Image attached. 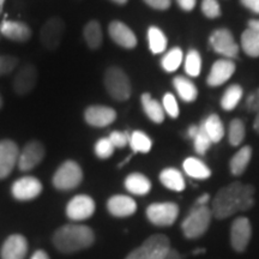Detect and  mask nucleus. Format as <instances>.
<instances>
[{"instance_id":"obj_1","label":"nucleus","mask_w":259,"mask_h":259,"mask_svg":"<svg viewBox=\"0 0 259 259\" xmlns=\"http://www.w3.org/2000/svg\"><path fill=\"white\" fill-rule=\"evenodd\" d=\"M255 190L252 185L234 181L218 191L212 199V216L225 220L241 211H247L254 205Z\"/></svg>"},{"instance_id":"obj_39","label":"nucleus","mask_w":259,"mask_h":259,"mask_svg":"<svg viewBox=\"0 0 259 259\" xmlns=\"http://www.w3.org/2000/svg\"><path fill=\"white\" fill-rule=\"evenodd\" d=\"M162 102H163V109L164 113H167L170 118L177 119L179 116V105H178L177 97L173 95L171 93L164 94L163 99H162Z\"/></svg>"},{"instance_id":"obj_34","label":"nucleus","mask_w":259,"mask_h":259,"mask_svg":"<svg viewBox=\"0 0 259 259\" xmlns=\"http://www.w3.org/2000/svg\"><path fill=\"white\" fill-rule=\"evenodd\" d=\"M184 59V53L179 47L171 48L170 51H168L166 54H164L163 58L161 60V66L166 72H176V71L179 69L180 65L183 64Z\"/></svg>"},{"instance_id":"obj_5","label":"nucleus","mask_w":259,"mask_h":259,"mask_svg":"<svg viewBox=\"0 0 259 259\" xmlns=\"http://www.w3.org/2000/svg\"><path fill=\"white\" fill-rule=\"evenodd\" d=\"M103 83H105L107 92L112 99L116 100V101H126L131 96V82H130L125 71L121 70L120 67L112 66L107 69Z\"/></svg>"},{"instance_id":"obj_40","label":"nucleus","mask_w":259,"mask_h":259,"mask_svg":"<svg viewBox=\"0 0 259 259\" xmlns=\"http://www.w3.org/2000/svg\"><path fill=\"white\" fill-rule=\"evenodd\" d=\"M202 12L206 18L215 19L221 16V6L218 0H203Z\"/></svg>"},{"instance_id":"obj_8","label":"nucleus","mask_w":259,"mask_h":259,"mask_svg":"<svg viewBox=\"0 0 259 259\" xmlns=\"http://www.w3.org/2000/svg\"><path fill=\"white\" fill-rule=\"evenodd\" d=\"M179 216V206L176 203L163 202L150 204L147 209V218L158 227L171 226Z\"/></svg>"},{"instance_id":"obj_21","label":"nucleus","mask_w":259,"mask_h":259,"mask_svg":"<svg viewBox=\"0 0 259 259\" xmlns=\"http://www.w3.org/2000/svg\"><path fill=\"white\" fill-rule=\"evenodd\" d=\"M0 32L6 38L16 42H25L31 37V29L29 25L17 21H3L0 24Z\"/></svg>"},{"instance_id":"obj_15","label":"nucleus","mask_w":259,"mask_h":259,"mask_svg":"<svg viewBox=\"0 0 259 259\" xmlns=\"http://www.w3.org/2000/svg\"><path fill=\"white\" fill-rule=\"evenodd\" d=\"M19 150L11 139L0 141V179L9 177L18 162Z\"/></svg>"},{"instance_id":"obj_4","label":"nucleus","mask_w":259,"mask_h":259,"mask_svg":"<svg viewBox=\"0 0 259 259\" xmlns=\"http://www.w3.org/2000/svg\"><path fill=\"white\" fill-rule=\"evenodd\" d=\"M170 248L169 239L166 235L154 234L130 252L125 259H163Z\"/></svg>"},{"instance_id":"obj_44","label":"nucleus","mask_w":259,"mask_h":259,"mask_svg":"<svg viewBox=\"0 0 259 259\" xmlns=\"http://www.w3.org/2000/svg\"><path fill=\"white\" fill-rule=\"evenodd\" d=\"M143 2L151 9L160 10V11L169 9L171 4V0H143Z\"/></svg>"},{"instance_id":"obj_11","label":"nucleus","mask_w":259,"mask_h":259,"mask_svg":"<svg viewBox=\"0 0 259 259\" xmlns=\"http://www.w3.org/2000/svg\"><path fill=\"white\" fill-rule=\"evenodd\" d=\"M95 209V202L92 197L87 194H78L73 197L67 204L66 215L72 221H83V220L92 218Z\"/></svg>"},{"instance_id":"obj_17","label":"nucleus","mask_w":259,"mask_h":259,"mask_svg":"<svg viewBox=\"0 0 259 259\" xmlns=\"http://www.w3.org/2000/svg\"><path fill=\"white\" fill-rule=\"evenodd\" d=\"M109 36L116 45L126 50H132L137 47V36L134 31L130 29L125 23L120 21L111 22L108 27Z\"/></svg>"},{"instance_id":"obj_9","label":"nucleus","mask_w":259,"mask_h":259,"mask_svg":"<svg viewBox=\"0 0 259 259\" xmlns=\"http://www.w3.org/2000/svg\"><path fill=\"white\" fill-rule=\"evenodd\" d=\"M252 238V226L247 218L235 219L231 227V245L235 252H244Z\"/></svg>"},{"instance_id":"obj_16","label":"nucleus","mask_w":259,"mask_h":259,"mask_svg":"<svg viewBox=\"0 0 259 259\" xmlns=\"http://www.w3.org/2000/svg\"><path fill=\"white\" fill-rule=\"evenodd\" d=\"M84 119L94 127H106L115 121L116 112L108 106H90L84 112Z\"/></svg>"},{"instance_id":"obj_19","label":"nucleus","mask_w":259,"mask_h":259,"mask_svg":"<svg viewBox=\"0 0 259 259\" xmlns=\"http://www.w3.org/2000/svg\"><path fill=\"white\" fill-rule=\"evenodd\" d=\"M107 209L115 218H128L137 211V203L131 197L116 194L108 199Z\"/></svg>"},{"instance_id":"obj_20","label":"nucleus","mask_w":259,"mask_h":259,"mask_svg":"<svg viewBox=\"0 0 259 259\" xmlns=\"http://www.w3.org/2000/svg\"><path fill=\"white\" fill-rule=\"evenodd\" d=\"M28 242L23 235L15 234L6 239L2 247V259H24Z\"/></svg>"},{"instance_id":"obj_24","label":"nucleus","mask_w":259,"mask_h":259,"mask_svg":"<svg viewBox=\"0 0 259 259\" xmlns=\"http://www.w3.org/2000/svg\"><path fill=\"white\" fill-rule=\"evenodd\" d=\"M141 102L144 113L151 121L155 122V124H161V122L164 121V114L166 113H164L163 106L157 100L153 99L150 94H143L141 96Z\"/></svg>"},{"instance_id":"obj_50","label":"nucleus","mask_w":259,"mask_h":259,"mask_svg":"<svg viewBox=\"0 0 259 259\" xmlns=\"http://www.w3.org/2000/svg\"><path fill=\"white\" fill-rule=\"evenodd\" d=\"M31 259H50L48 254L45 251H36L34 254H32Z\"/></svg>"},{"instance_id":"obj_42","label":"nucleus","mask_w":259,"mask_h":259,"mask_svg":"<svg viewBox=\"0 0 259 259\" xmlns=\"http://www.w3.org/2000/svg\"><path fill=\"white\" fill-rule=\"evenodd\" d=\"M108 138L112 142V144L114 145V148H124L128 144L130 134H127V132L113 131Z\"/></svg>"},{"instance_id":"obj_36","label":"nucleus","mask_w":259,"mask_h":259,"mask_svg":"<svg viewBox=\"0 0 259 259\" xmlns=\"http://www.w3.org/2000/svg\"><path fill=\"white\" fill-rule=\"evenodd\" d=\"M185 72L190 77H198L200 71H202V57H200L199 52L196 50H190L189 53L185 58Z\"/></svg>"},{"instance_id":"obj_53","label":"nucleus","mask_w":259,"mask_h":259,"mask_svg":"<svg viewBox=\"0 0 259 259\" xmlns=\"http://www.w3.org/2000/svg\"><path fill=\"white\" fill-rule=\"evenodd\" d=\"M4 3H5V0H0V12L3 11V6H4Z\"/></svg>"},{"instance_id":"obj_43","label":"nucleus","mask_w":259,"mask_h":259,"mask_svg":"<svg viewBox=\"0 0 259 259\" xmlns=\"http://www.w3.org/2000/svg\"><path fill=\"white\" fill-rule=\"evenodd\" d=\"M245 106L250 112H259V88L253 90V92L247 96V99H246L245 101Z\"/></svg>"},{"instance_id":"obj_6","label":"nucleus","mask_w":259,"mask_h":259,"mask_svg":"<svg viewBox=\"0 0 259 259\" xmlns=\"http://www.w3.org/2000/svg\"><path fill=\"white\" fill-rule=\"evenodd\" d=\"M83 171L79 164L74 161H65L58 168L53 176V185L60 191H70L76 189L82 183Z\"/></svg>"},{"instance_id":"obj_52","label":"nucleus","mask_w":259,"mask_h":259,"mask_svg":"<svg viewBox=\"0 0 259 259\" xmlns=\"http://www.w3.org/2000/svg\"><path fill=\"white\" fill-rule=\"evenodd\" d=\"M112 2H114V3H116V4H119V5H124V4H126V3L128 2V0H112Z\"/></svg>"},{"instance_id":"obj_13","label":"nucleus","mask_w":259,"mask_h":259,"mask_svg":"<svg viewBox=\"0 0 259 259\" xmlns=\"http://www.w3.org/2000/svg\"><path fill=\"white\" fill-rule=\"evenodd\" d=\"M45 154H46V150H45L44 144L40 141L29 142L23 148V150L19 153V169L23 171L31 170L32 168H35L41 163L45 157Z\"/></svg>"},{"instance_id":"obj_25","label":"nucleus","mask_w":259,"mask_h":259,"mask_svg":"<svg viewBox=\"0 0 259 259\" xmlns=\"http://www.w3.org/2000/svg\"><path fill=\"white\" fill-rule=\"evenodd\" d=\"M124 185L130 193L136 196H145L151 190L150 180L141 173H132L126 177Z\"/></svg>"},{"instance_id":"obj_48","label":"nucleus","mask_w":259,"mask_h":259,"mask_svg":"<svg viewBox=\"0 0 259 259\" xmlns=\"http://www.w3.org/2000/svg\"><path fill=\"white\" fill-rule=\"evenodd\" d=\"M163 259H183V257H181V254L177 250L170 248V250L168 251V253L166 254V257Z\"/></svg>"},{"instance_id":"obj_30","label":"nucleus","mask_w":259,"mask_h":259,"mask_svg":"<svg viewBox=\"0 0 259 259\" xmlns=\"http://www.w3.org/2000/svg\"><path fill=\"white\" fill-rule=\"evenodd\" d=\"M242 95H244V89L239 84H233V85L226 89L225 94L221 97L220 105H221L222 109H225L227 112L233 111L239 105V102L241 101Z\"/></svg>"},{"instance_id":"obj_35","label":"nucleus","mask_w":259,"mask_h":259,"mask_svg":"<svg viewBox=\"0 0 259 259\" xmlns=\"http://www.w3.org/2000/svg\"><path fill=\"white\" fill-rule=\"evenodd\" d=\"M246 136V126L241 119H233L228 127L229 144L233 147H239L244 142Z\"/></svg>"},{"instance_id":"obj_10","label":"nucleus","mask_w":259,"mask_h":259,"mask_svg":"<svg viewBox=\"0 0 259 259\" xmlns=\"http://www.w3.org/2000/svg\"><path fill=\"white\" fill-rule=\"evenodd\" d=\"M65 31V23L60 17H52L42 25L40 38L42 45L47 50L54 51L60 46L61 38Z\"/></svg>"},{"instance_id":"obj_41","label":"nucleus","mask_w":259,"mask_h":259,"mask_svg":"<svg viewBox=\"0 0 259 259\" xmlns=\"http://www.w3.org/2000/svg\"><path fill=\"white\" fill-rule=\"evenodd\" d=\"M17 58L11 56H0V76H5L17 66Z\"/></svg>"},{"instance_id":"obj_38","label":"nucleus","mask_w":259,"mask_h":259,"mask_svg":"<svg viewBox=\"0 0 259 259\" xmlns=\"http://www.w3.org/2000/svg\"><path fill=\"white\" fill-rule=\"evenodd\" d=\"M114 145L112 144V142L109 141V138H101L97 141L95 144V154L99 158L106 160V158L111 157L113 153H114Z\"/></svg>"},{"instance_id":"obj_33","label":"nucleus","mask_w":259,"mask_h":259,"mask_svg":"<svg viewBox=\"0 0 259 259\" xmlns=\"http://www.w3.org/2000/svg\"><path fill=\"white\" fill-rule=\"evenodd\" d=\"M128 144L135 154H148L153 147V142L147 134L142 131H134L130 135Z\"/></svg>"},{"instance_id":"obj_2","label":"nucleus","mask_w":259,"mask_h":259,"mask_svg":"<svg viewBox=\"0 0 259 259\" xmlns=\"http://www.w3.org/2000/svg\"><path fill=\"white\" fill-rule=\"evenodd\" d=\"M95 235L92 228L83 225H66L54 233L53 244L63 253H73L94 244Z\"/></svg>"},{"instance_id":"obj_49","label":"nucleus","mask_w":259,"mask_h":259,"mask_svg":"<svg viewBox=\"0 0 259 259\" xmlns=\"http://www.w3.org/2000/svg\"><path fill=\"white\" fill-rule=\"evenodd\" d=\"M247 24H248L247 28H250V29H252V30H254L259 35V19H250Z\"/></svg>"},{"instance_id":"obj_32","label":"nucleus","mask_w":259,"mask_h":259,"mask_svg":"<svg viewBox=\"0 0 259 259\" xmlns=\"http://www.w3.org/2000/svg\"><path fill=\"white\" fill-rule=\"evenodd\" d=\"M241 48L246 56L259 58V35L252 29L247 28L241 35Z\"/></svg>"},{"instance_id":"obj_14","label":"nucleus","mask_w":259,"mask_h":259,"mask_svg":"<svg viewBox=\"0 0 259 259\" xmlns=\"http://www.w3.org/2000/svg\"><path fill=\"white\" fill-rule=\"evenodd\" d=\"M12 196L17 200H31L42 192L41 181L35 177H23L16 180L11 187Z\"/></svg>"},{"instance_id":"obj_22","label":"nucleus","mask_w":259,"mask_h":259,"mask_svg":"<svg viewBox=\"0 0 259 259\" xmlns=\"http://www.w3.org/2000/svg\"><path fill=\"white\" fill-rule=\"evenodd\" d=\"M160 181L166 189L174 192H181L186 187L185 178L177 168H166L162 170L160 173Z\"/></svg>"},{"instance_id":"obj_18","label":"nucleus","mask_w":259,"mask_h":259,"mask_svg":"<svg viewBox=\"0 0 259 259\" xmlns=\"http://www.w3.org/2000/svg\"><path fill=\"white\" fill-rule=\"evenodd\" d=\"M37 82V71L34 65L28 64L18 71L14 79V90L19 96L27 95Z\"/></svg>"},{"instance_id":"obj_29","label":"nucleus","mask_w":259,"mask_h":259,"mask_svg":"<svg viewBox=\"0 0 259 259\" xmlns=\"http://www.w3.org/2000/svg\"><path fill=\"white\" fill-rule=\"evenodd\" d=\"M148 42H149V50L154 54H161L166 51L168 40L164 35V32L160 28L151 25L148 29Z\"/></svg>"},{"instance_id":"obj_7","label":"nucleus","mask_w":259,"mask_h":259,"mask_svg":"<svg viewBox=\"0 0 259 259\" xmlns=\"http://www.w3.org/2000/svg\"><path fill=\"white\" fill-rule=\"evenodd\" d=\"M210 46L216 53L226 59H236L239 56V45L236 44L234 35L226 28L216 29L209 37Z\"/></svg>"},{"instance_id":"obj_55","label":"nucleus","mask_w":259,"mask_h":259,"mask_svg":"<svg viewBox=\"0 0 259 259\" xmlns=\"http://www.w3.org/2000/svg\"><path fill=\"white\" fill-rule=\"evenodd\" d=\"M2 103H3V101H2V96H0V107H2Z\"/></svg>"},{"instance_id":"obj_26","label":"nucleus","mask_w":259,"mask_h":259,"mask_svg":"<svg viewBox=\"0 0 259 259\" xmlns=\"http://www.w3.org/2000/svg\"><path fill=\"white\" fill-rule=\"evenodd\" d=\"M173 85L176 88L178 95L186 103L194 102L198 97V89L194 85L192 80L183 76H177L173 79Z\"/></svg>"},{"instance_id":"obj_12","label":"nucleus","mask_w":259,"mask_h":259,"mask_svg":"<svg viewBox=\"0 0 259 259\" xmlns=\"http://www.w3.org/2000/svg\"><path fill=\"white\" fill-rule=\"evenodd\" d=\"M235 70L236 66L233 60L226 59V58L216 60L212 65L211 70H210L208 77H206V84L211 88L221 87L232 78Z\"/></svg>"},{"instance_id":"obj_45","label":"nucleus","mask_w":259,"mask_h":259,"mask_svg":"<svg viewBox=\"0 0 259 259\" xmlns=\"http://www.w3.org/2000/svg\"><path fill=\"white\" fill-rule=\"evenodd\" d=\"M177 3L181 10L189 12L192 11V10L196 8L197 0H177Z\"/></svg>"},{"instance_id":"obj_27","label":"nucleus","mask_w":259,"mask_h":259,"mask_svg":"<svg viewBox=\"0 0 259 259\" xmlns=\"http://www.w3.org/2000/svg\"><path fill=\"white\" fill-rule=\"evenodd\" d=\"M184 171L190 178L198 180H205L211 177V170L202 160L197 157H187L183 163Z\"/></svg>"},{"instance_id":"obj_46","label":"nucleus","mask_w":259,"mask_h":259,"mask_svg":"<svg viewBox=\"0 0 259 259\" xmlns=\"http://www.w3.org/2000/svg\"><path fill=\"white\" fill-rule=\"evenodd\" d=\"M240 3L246 9L259 15V0H240Z\"/></svg>"},{"instance_id":"obj_31","label":"nucleus","mask_w":259,"mask_h":259,"mask_svg":"<svg viewBox=\"0 0 259 259\" xmlns=\"http://www.w3.org/2000/svg\"><path fill=\"white\" fill-rule=\"evenodd\" d=\"M83 36L85 40L87 45L92 50H97L102 45L103 35L101 25L97 21H90L89 23L85 24L83 30Z\"/></svg>"},{"instance_id":"obj_51","label":"nucleus","mask_w":259,"mask_h":259,"mask_svg":"<svg viewBox=\"0 0 259 259\" xmlns=\"http://www.w3.org/2000/svg\"><path fill=\"white\" fill-rule=\"evenodd\" d=\"M253 128H254V131L259 135V112L255 113L254 121H253Z\"/></svg>"},{"instance_id":"obj_54","label":"nucleus","mask_w":259,"mask_h":259,"mask_svg":"<svg viewBox=\"0 0 259 259\" xmlns=\"http://www.w3.org/2000/svg\"><path fill=\"white\" fill-rule=\"evenodd\" d=\"M204 252H205L204 250H197V251H194L193 253H194V254H198V253H204Z\"/></svg>"},{"instance_id":"obj_23","label":"nucleus","mask_w":259,"mask_h":259,"mask_svg":"<svg viewBox=\"0 0 259 259\" xmlns=\"http://www.w3.org/2000/svg\"><path fill=\"white\" fill-rule=\"evenodd\" d=\"M252 158V148L250 145H245L240 148L233 155V157L229 161V169L234 177H240L245 173L246 168L250 164Z\"/></svg>"},{"instance_id":"obj_3","label":"nucleus","mask_w":259,"mask_h":259,"mask_svg":"<svg viewBox=\"0 0 259 259\" xmlns=\"http://www.w3.org/2000/svg\"><path fill=\"white\" fill-rule=\"evenodd\" d=\"M212 218V211L209 206H194L181 223L184 235L187 239L200 238L209 229Z\"/></svg>"},{"instance_id":"obj_28","label":"nucleus","mask_w":259,"mask_h":259,"mask_svg":"<svg viewBox=\"0 0 259 259\" xmlns=\"http://www.w3.org/2000/svg\"><path fill=\"white\" fill-rule=\"evenodd\" d=\"M204 131L211 139L212 143H220L225 137V125L218 114H210L204 119L202 124Z\"/></svg>"},{"instance_id":"obj_37","label":"nucleus","mask_w":259,"mask_h":259,"mask_svg":"<svg viewBox=\"0 0 259 259\" xmlns=\"http://www.w3.org/2000/svg\"><path fill=\"white\" fill-rule=\"evenodd\" d=\"M193 141V145H194V150L198 155H205L206 151L209 150V148L211 147L212 142L211 139L209 138V136L206 135V132L204 131L203 126L199 125L198 128H197L196 134L192 137Z\"/></svg>"},{"instance_id":"obj_47","label":"nucleus","mask_w":259,"mask_h":259,"mask_svg":"<svg viewBox=\"0 0 259 259\" xmlns=\"http://www.w3.org/2000/svg\"><path fill=\"white\" fill-rule=\"evenodd\" d=\"M210 200V196L208 193H204V194H202V196L199 197L198 199H197V202H196V206H204V205H206V203H208Z\"/></svg>"}]
</instances>
